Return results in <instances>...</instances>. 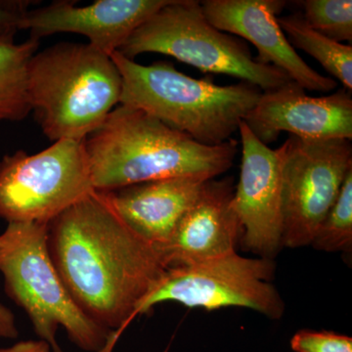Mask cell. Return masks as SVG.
Segmentation results:
<instances>
[{
	"instance_id": "1",
	"label": "cell",
	"mask_w": 352,
	"mask_h": 352,
	"mask_svg": "<svg viewBox=\"0 0 352 352\" xmlns=\"http://www.w3.org/2000/svg\"><path fill=\"white\" fill-rule=\"evenodd\" d=\"M47 249L78 307L112 332L101 352L113 351L168 270L157 248L131 231L97 191L48 222Z\"/></svg>"
},
{
	"instance_id": "2",
	"label": "cell",
	"mask_w": 352,
	"mask_h": 352,
	"mask_svg": "<svg viewBox=\"0 0 352 352\" xmlns=\"http://www.w3.org/2000/svg\"><path fill=\"white\" fill-rule=\"evenodd\" d=\"M237 145L234 139L217 146L201 144L149 113L122 104L85 138L92 185L98 192L168 178L214 179L232 166Z\"/></svg>"
},
{
	"instance_id": "3",
	"label": "cell",
	"mask_w": 352,
	"mask_h": 352,
	"mask_svg": "<svg viewBox=\"0 0 352 352\" xmlns=\"http://www.w3.org/2000/svg\"><path fill=\"white\" fill-rule=\"evenodd\" d=\"M122 80L120 104L139 109L201 144L230 140L258 103L261 91L245 82L217 85L197 80L170 62L141 65L116 51L110 55Z\"/></svg>"
},
{
	"instance_id": "4",
	"label": "cell",
	"mask_w": 352,
	"mask_h": 352,
	"mask_svg": "<svg viewBox=\"0 0 352 352\" xmlns=\"http://www.w3.org/2000/svg\"><path fill=\"white\" fill-rule=\"evenodd\" d=\"M28 92L50 140L85 139L120 105L122 76L110 55L89 43H60L32 56Z\"/></svg>"
},
{
	"instance_id": "5",
	"label": "cell",
	"mask_w": 352,
	"mask_h": 352,
	"mask_svg": "<svg viewBox=\"0 0 352 352\" xmlns=\"http://www.w3.org/2000/svg\"><path fill=\"white\" fill-rule=\"evenodd\" d=\"M47 224L8 223L0 235V272L7 296L24 309L51 351L64 352L56 339L62 327L78 349L101 352L112 332L85 316L65 288L48 252Z\"/></svg>"
},
{
	"instance_id": "6",
	"label": "cell",
	"mask_w": 352,
	"mask_h": 352,
	"mask_svg": "<svg viewBox=\"0 0 352 352\" xmlns=\"http://www.w3.org/2000/svg\"><path fill=\"white\" fill-rule=\"evenodd\" d=\"M129 59L144 53L175 58L203 73L226 75L268 91L291 82L282 69L258 63L237 36L210 24L196 0H168L119 50Z\"/></svg>"
},
{
	"instance_id": "7",
	"label": "cell",
	"mask_w": 352,
	"mask_h": 352,
	"mask_svg": "<svg viewBox=\"0 0 352 352\" xmlns=\"http://www.w3.org/2000/svg\"><path fill=\"white\" fill-rule=\"evenodd\" d=\"M85 139H61L29 155L0 161V219L8 223H48L94 193Z\"/></svg>"
},
{
	"instance_id": "8",
	"label": "cell",
	"mask_w": 352,
	"mask_h": 352,
	"mask_svg": "<svg viewBox=\"0 0 352 352\" xmlns=\"http://www.w3.org/2000/svg\"><path fill=\"white\" fill-rule=\"evenodd\" d=\"M276 270L273 259L245 258L236 252L203 263L168 268L132 315L147 314L159 303L173 302L206 310L237 307L278 320L285 302L270 284Z\"/></svg>"
},
{
	"instance_id": "9",
	"label": "cell",
	"mask_w": 352,
	"mask_h": 352,
	"mask_svg": "<svg viewBox=\"0 0 352 352\" xmlns=\"http://www.w3.org/2000/svg\"><path fill=\"white\" fill-rule=\"evenodd\" d=\"M277 151L282 175V245L307 247L352 170L351 143L291 135Z\"/></svg>"
},
{
	"instance_id": "10",
	"label": "cell",
	"mask_w": 352,
	"mask_h": 352,
	"mask_svg": "<svg viewBox=\"0 0 352 352\" xmlns=\"http://www.w3.org/2000/svg\"><path fill=\"white\" fill-rule=\"evenodd\" d=\"M242 164L233 203L242 224L243 245L273 259L282 245V175L279 153L270 149L244 120L239 126Z\"/></svg>"
},
{
	"instance_id": "11",
	"label": "cell",
	"mask_w": 352,
	"mask_h": 352,
	"mask_svg": "<svg viewBox=\"0 0 352 352\" xmlns=\"http://www.w3.org/2000/svg\"><path fill=\"white\" fill-rule=\"evenodd\" d=\"M244 122L267 145L282 132L307 140L352 139V98L346 88L311 97L298 83L263 91Z\"/></svg>"
},
{
	"instance_id": "12",
	"label": "cell",
	"mask_w": 352,
	"mask_h": 352,
	"mask_svg": "<svg viewBox=\"0 0 352 352\" xmlns=\"http://www.w3.org/2000/svg\"><path fill=\"white\" fill-rule=\"evenodd\" d=\"M206 18L219 31L245 39L256 46V62L282 69L303 89L329 92L338 83L305 63L278 24L286 2L280 0H205Z\"/></svg>"
},
{
	"instance_id": "13",
	"label": "cell",
	"mask_w": 352,
	"mask_h": 352,
	"mask_svg": "<svg viewBox=\"0 0 352 352\" xmlns=\"http://www.w3.org/2000/svg\"><path fill=\"white\" fill-rule=\"evenodd\" d=\"M168 0H97L87 6L56 1L28 11L22 30L39 39L58 32H74L105 54L119 51L132 34Z\"/></svg>"
},
{
	"instance_id": "14",
	"label": "cell",
	"mask_w": 352,
	"mask_h": 352,
	"mask_svg": "<svg viewBox=\"0 0 352 352\" xmlns=\"http://www.w3.org/2000/svg\"><path fill=\"white\" fill-rule=\"evenodd\" d=\"M233 198L231 178L204 183L195 203L180 220L170 239L157 248L168 270L236 252L243 228Z\"/></svg>"
},
{
	"instance_id": "15",
	"label": "cell",
	"mask_w": 352,
	"mask_h": 352,
	"mask_svg": "<svg viewBox=\"0 0 352 352\" xmlns=\"http://www.w3.org/2000/svg\"><path fill=\"white\" fill-rule=\"evenodd\" d=\"M205 182L168 178L97 192L131 231L157 248L170 239Z\"/></svg>"
},
{
	"instance_id": "16",
	"label": "cell",
	"mask_w": 352,
	"mask_h": 352,
	"mask_svg": "<svg viewBox=\"0 0 352 352\" xmlns=\"http://www.w3.org/2000/svg\"><path fill=\"white\" fill-rule=\"evenodd\" d=\"M38 46L34 38L22 43L0 41V122H20L32 112L28 71Z\"/></svg>"
},
{
	"instance_id": "17",
	"label": "cell",
	"mask_w": 352,
	"mask_h": 352,
	"mask_svg": "<svg viewBox=\"0 0 352 352\" xmlns=\"http://www.w3.org/2000/svg\"><path fill=\"white\" fill-rule=\"evenodd\" d=\"M278 24L287 34L289 43L314 57L337 78L344 88L352 89V45L338 43L323 36L305 22L302 13L277 18Z\"/></svg>"
},
{
	"instance_id": "18",
	"label": "cell",
	"mask_w": 352,
	"mask_h": 352,
	"mask_svg": "<svg viewBox=\"0 0 352 352\" xmlns=\"http://www.w3.org/2000/svg\"><path fill=\"white\" fill-rule=\"evenodd\" d=\"M318 251H352V170L349 171L333 207L319 226L311 242Z\"/></svg>"
},
{
	"instance_id": "19",
	"label": "cell",
	"mask_w": 352,
	"mask_h": 352,
	"mask_svg": "<svg viewBox=\"0 0 352 352\" xmlns=\"http://www.w3.org/2000/svg\"><path fill=\"white\" fill-rule=\"evenodd\" d=\"M300 3L305 9L303 18L312 29L338 43H351V0H305Z\"/></svg>"
},
{
	"instance_id": "20",
	"label": "cell",
	"mask_w": 352,
	"mask_h": 352,
	"mask_svg": "<svg viewBox=\"0 0 352 352\" xmlns=\"http://www.w3.org/2000/svg\"><path fill=\"white\" fill-rule=\"evenodd\" d=\"M291 347L295 352H352V339L340 333L307 329L293 336Z\"/></svg>"
},
{
	"instance_id": "21",
	"label": "cell",
	"mask_w": 352,
	"mask_h": 352,
	"mask_svg": "<svg viewBox=\"0 0 352 352\" xmlns=\"http://www.w3.org/2000/svg\"><path fill=\"white\" fill-rule=\"evenodd\" d=\"M27 2L0 1V41H14L28 13Z\"/></svg>"
},
{
	"instance_id": "22",
	"label": "cell",
	"mask_w": 352,
	"mask_h": 352,
	"mask_svg": "<svg viewBox=\"0 0 352 352\" xmlns=\"http://www.w3.org/2000/svg\"><path fill=\"white\" fill-rule=\"evenodd\" d=\"M19 336L16 326L15 316L9 308L0 303V338L17 339Z\"/></svg>"
},
{
	"instance_id": "23",
	"label": "cell",
	"mask_w": 352,
	"mask_h": 352,
	"mask_svg": "<svg viewBox=\"0 0 352 352\" xmlns=\"http://www.w3.org/2000/svg\"><path fill=\"white\" fill-rule=\"evenodd\" d=\"M0 352H52L50 344L43 340H22L13 346L0 349Z\"/></svg>"
}]
</instances>
